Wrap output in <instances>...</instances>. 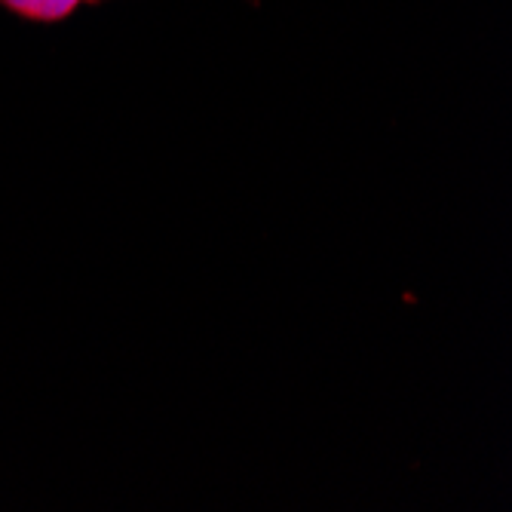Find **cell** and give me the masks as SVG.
<instances>
[{"label": "cell", "instance_id": "cell-1", "mask_svg": "<svg viewBox=\"0 0 512 512\" xmlns=\"http://www.w3.org/2000/svg\"><path fill=\"white\" fill-rule=\"evenodd\" d=\"M89 0H0V10L31 25H62Z\"/></svg>", "mask_w": 512, "mask_h": 512}, {"label": "cell", "instance_id": "cell-2", "mask_svg": "<svg viewBox=\"0 0 512 512\" xmlns=\"http://www.w3.org/2000/svg\"><path fill=\"white\" fill-rule=\"evenodd\" d=\"M99 4H108V0H89V7H99Z\"/></svg>", "mask_w": 512, "mask_h": 512}]
</instances>
